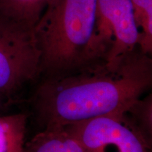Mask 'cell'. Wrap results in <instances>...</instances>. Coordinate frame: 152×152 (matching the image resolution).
Segmentation results:
<instances>
[{
	"mask_svg": "<svg viewBox=\"0 0 152 152\" xmlns=\"http://www.w3.org/2000/svg\"><path fill=\"white\" fill-rule=\"evenodd\" d=\"M97 0H49L34 27L41 73H71L92 65Z\"/></svg>",
	"mask_w": 152,
	"mask_h": 152,
	"instance_id": "cell-2",
	"label": "cell"
},
{
	"mask_svg": "<svg viewBox=\"0 0 152 152\" xmlns=\"http://www.w3.org/2000/svg\"><path fill=\"white\" fill-rule=\"evenodd\" d=\"M63 128L87 152H151V143L122 114L94 118Z\"/></svg>",
	"mask_w": 152,
	"mask_h": 152,
	"instance_id": "cell-5",
	"label": "cell"
},
{
	"mask_svg": "<svg viewBox=\"0 0 152 152\" xmlns=\"http://www.w3.org/2000/svg\"><path fill=\"white\" fill-rule=\"evenodd\" d=\"M139 32L130 0H97L92 43V64L116 68L138 47Z\"/></svg>",
	"mask_w": 152,
	"mask_h": 152,
	"instance_id": "cell-4",
	"label": "cell"
},
{
	"mask_svg": "<svg viewBox=\"0 0 152 152\" xmlns=\"http://www.w3.org/2000/svg\"><path fill=\"white\" fill-rule=\"evenodd\" d=\"M129 124L152 143V96L139 98L123 114Z\"/></svg>",
	"mask_w": 152,
	"mask_h": 152,
	"instance_id": "cell-9",
	"label": "cell"
},
{
	"mask_svg": "<svg viewBox=\"0 0 152 152\" xmlns=\"http://www.w3.org/2000/svg\"><path fill=\"white\" fill-rule=\"evenodd\" d=\"M4 96H2L1 94H0V110L2 109L3 105H4Z\"/></svg>",
	"mask_w": 152,
	"mask_h": 152,
	"instance_id": "cell-11",
	"label": "cell"
},
{
	"mask_svg": "<svg viewBox=\"0 0 152 152\" xmlns=\"http://www.w3.org/2000/svg\"><path fill=\"white\" fill-rule=\"evenodd\" d=\"M49 0H0V16L35 27Z\"/></svg>",
	"mask_w": 152,
	"mask_h": 152,
	"instance_id": "cell-8",
	"label": "cell"
},
{
	"mask_svg": "<svg viewBox=\"0 0 152 152\" xmlns=\"http://www.w3.org/2000/svg\"><path fill=\"white\" fill-rule=\"evenodd\" d=\"M27 121L24 113L0 115V152H23Z\"/></svg>",
	"mask_w": 152,
	"mask_h": 152,
	"instance_id": "cell-7",
	"label": "cell"
},
{
	"mask_svg": "<svg viewBox=\"0 0 152 152\" xmlns=\"http://www.w3.org/2000/svg\"><path fill=\"white\" fill-rule=\"evenodd\" d=\"M23 152H87L78 140L63 127L43 128L26 142Z\"/></svg>",
	"mask_w": 152,
	"mask_h": 152,
	"instance_id": "cell-6",
	"label": "cell"
},
{
	"mask_svg": "<svg viewBox=\"0 0 152 152\" xmlns=\"http://www.w3.org/2000/svg\"><path fill=\"white\" fill-rule=\"evenodd\" d=\"M40 73L34 27L0 16V94H14Z\"/></svg>",
	"mask_w": 152,
	"mask_h": 152,
	"instance_id": "cell-3",
	"label": "cell"
},
{
	"mask_svg": "<svg viewBox=\"0 0 152 152\" xmlns=\"http://www.w3.org/2000/svg\"><path fill=\"white\" fill-rule=\"evenodd\" d=\"M139 32L138 47L144 54H152V0H130Z\"/></svg>",
	"mask_w": 152,
	"mask_h": 152,
	"instance_id": "cell-10",
	"label": "cell"
},
{
	"mask_svg": "<svg viewBox=\"0 0 152 152\" xmlns=\"http://www.w3.org/2000/svg\"><path fill=\"white\" fill-rule=\"evenodd\" d=\"M151 85V56L137 47L115 68L102 62L47 76L34 94L33 106L43 128L65 127L123 114Z\"/></svg>",
	"mask_w": 152,
	"mask_h": 152,
	"instance_id": "cell-1",
	"label": "cell"
}]
</instances>
